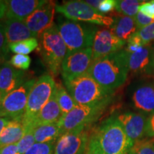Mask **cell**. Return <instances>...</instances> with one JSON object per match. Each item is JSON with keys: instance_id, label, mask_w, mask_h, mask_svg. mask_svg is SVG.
<instances>
[{"instance_id": "obj_44", "label": "cell", "mask_w": 154, "mask_h": 154, "mask_svg": "<svg viewBox=\"0 0 154 154\" xmlns=\"http://www.w3.org/2000/svg\"><path fill=\"white\" fill-rule=\"evenodd\" d=\"M0 117H4L2 113V112H1V110H0Z\"/></svg>"}, {"instance_id": "obj_18", "label": "cell", "mask_w": 154, "mask_h": 154, "mask_svg": "<svg viewBox=\"0 0 154 154\" xmlns=\"http://www.w3.org/2000/svg\"><path fill=\"white\" fill-rule=\"evenodd\" d=\"M7 2V9L5 18L24 21L34 11L44 6L45 0H9Z\"/></svg>"}, {"instance_id": "obj_19", "label": "cell", "mask_w": 154, "mask_h": 154, "mask_svg": "<svg viewBox=\"0 0 154 154\" xmlns=\"http://www.w3.org/2000/svg\"><path fill=\"white\" fill-rule=\"evenodd\" d=\"M2 24L9 45L10 44L22 42L37 36L29 29L24 21L15 19L4 18L1 22Z\"/></svg>"}, {"instance_id": "obj_2", "label": "cell", "mask_w": 154, "mask_h": 154, "mask_svg": "<svg viewBox=\"0 0 154 154\" xmlns=\"http://www.w3.org/2000/svg\"><path fill=\"white\" fill-rule=\"evenodd\" d=\"M38 51L42 61L51 76H57L61 72V65L68 49L59 32L57 24L46 30L40 36Z\"/></svg>"}, {"instance_id": "obj_14", "label": "cell", "mask_w": 154, "mask_h": 154, "mask_svg": "<svg viewBox=\"0 0 154 154\" xmlns=\"http://www.w3.org/2000/svg\"><path fill=\"white\" fill-rule=\"evenodd\" d=\"M153 51L152 44L140 47L132 52L126 51L129 72L134 74H153Z\"/></svg>"}, {"instance_id": "obj_15", "label": "cell", "mask_w": 154, "mask_h": 154, "mask_svg": "<svg viewBox=\"0 0 154 154\" xmlns=\"http://www.w3.org/2000/svg\"><path fill=\"white\" fill-rule=\"evenodd\" d=\"M116 119L134 143L146 136L147 115L140 112H124L117 116Z\"/></svg>"}, {"instance_id": "obj_22", "label": "cell", "mask_w": 154, "mask_h": 154, "mask_svg": "<svg viewBox=\"0 0 154 154\" xmlns=\"http://www.w3.org/2000/svg\"><path fill=\"white\" fill-rule=\"evenodd\" d=\"M26 134L22 120L11 119L0 134V147L16 144Z\"/></svg>"}, {"instance_id": "obj_25", "label": "cell", "mask_w": 154, "mask_h": 154, "mask_svg": "<svg viewBox=\"0 0 154 154\" xmlns=\"http://www.w3.org/2000/svg\"><path fill=\"white\" fill-rule=\"evenodd\" d=\"M57 97L58 103L60 107L62 115H65L70 112L76 106L77 104L72 96L64 86L60 84H57Z\"/></svg>"}, {"instance_id": "obj_1", "label": "cell", "mask_w": 154, "mask_h": 154, "mask_svg": "<svg viewBox=\"0 0 154 154\" xmlns=\"http://www.w3.org/2000/svg\"><path fill=\"white\" fill-rule=\"evenodd\" d=\"M128 72L127 53L122 49L94 61L88 74L101 87L113 93V90L124 84Z\"/></svg>"}, {"instance_id": "obj_11", "label": "cell", "mask_w": 154, "mask_h": 154, "mask_svg": "<svg viewBox=\"0 0 154 154\" xmlns=\"http://www.w3.org/2000/svg\"><path fill=\"white\" fill-rule=\"evenodd\" d=\"M126 42L119 38L110 29H98L92 45V60L106 57L122 50Z\"/></svg>"}, {"instance_id": "obj_16", "label": "cell", "mask_w": 154, "mask_h": 154, "mask_svg": "<svg viewBox=\"0 0 154 154\" xmlns=\"http://www.w3.org/2000/svg\"><path fill=\"white\" fill-rule=\"evenodd\" d=\"M24 72L15 69L8 61L2 63L0 66V96L2 99L24 84Z\"/></svg>"}, {"instance_id": "obj_17", "label": "cell", "mask_w": 154, "mask_h": 154, "mask_svg": "<svg viewBox=\"0 0 154 154\" xmlns=\"http://www.w3.org/2000/svg\"><path fill=\"white\" fill-rule=\"evenodd\" d=\"M57 88V86H56ZM62 116L60 107L58 103L57 89H54L52 95L40 112L34 117L33 120L25 128L26 132L28 130H34L37 126L42 125L54 124L59 121Z\"/></svg>"}, {"instance_id": "obj_37", "label": "cell", "mask_w": 154, "mask_h": 154, "mask_svg": "<svg viewBox=\"0 0 154 154\" xmlns=\"http://www.w3.org/2000/svg\"><path fill=\"white\" fill-rule=\"evenodd\" d=\"M146 136L150 138H154V111L148 117Z\"/></svg>"}, {"instance_id": "obj_39", "label": "cell", "mask_w": 154, "mask_h": 154, "mask_svg": "<svg viewBox=\"0 0 154 154\" xmlns=\"http://www.w3.org/2000/svg\"><path fill=\"white\" fill-rule=\"evenodd\" d=\"M7 2L0 0V19L5 18L6 13H7Z\"/></svg>"}, {"instance_id": "obj_6", "label": "cell", "mask_w": 154, "mask_h": 154, "mask_svg": "<svg viewBox=\"0 0 154 154\" xmlns=\"http://www.w3.org/2000/svg\"><path fill=\"white\" fill-rule=\"evenodd\" d=\"M57 86L51 75L45 74L38 79L32 86L28 97L26 110L22 122L26 128L47 103Z\"/></svg>"}, {"instance_id": "obj_40", "label": "cell", "mask_w": 154, "mask_h": 154, "mask_svg": "<svg viewBox=\"0 0 154 154\" xmlns=\"http://www.w3.org/2000/svg\"><path fill=\"white\" fill-rule=\"evenodd\" d=\"M102 0H88V1H84V2L96 10L98 11V8H99V5L101 4Z\"/></svg>"}, {"instance_id": "obj_12", "label": "cell", "mask_w": 154, "mask_h": 154, "mask_svg": "<svg viewBox=\"0 0 154 154\" xmlns=\"http://www.w3.org/2000/svg\"><path fill=\"white\" fill-rule=\"evenodd\" d=\"M88 140L85 128L64 133L56 142L54 154H84Z\"/></svg>"}, {"instance_id": "obj_26", "label": "cell", "mask_w": 154, "mask_h": 154, "mask_svg": "<svg viewBox=\"0 0 154 154\" xmlns=\"http://www.w3.org/2000/svg\"><path fill=\"white\" fill-rule=\"evenodd\" d=\"M144 2L138 0H119L116 1L115 9L124 16L134 17L138 13L139 7Z\"/></svg>"}, {"instance_id": "obj_8", "label": "cell", "mask_w": 154, "mask_h": 154, "mask_svg": "<svg viewBox=\"0 0 154 154\" xmlns=\"http://www.w3.org/2000/svg\"><path fill=\"white\" fill-rule=\"evenodd\" d=\"M111 101L91 105H77L70 112L62 115L58 124L63 133L72 131L86 127L95 121L105 110Z\"/></svg>"}, {"instance_id": "obj_5", "label": "cell", "mask_w": 154, "mask_h": 154, "mask_svg": "<svg viewBox=\"0 0 154 154\" xmlns=\"http://www.w3.org/2000/svg\"><path fill=\"white\" fill-rule=\"evenodd\" d=\"M57 26L68 53L92 47L94 36L98 30L93 25L70 19L59 20Z\"/></svg>"}, {"instance_id": "obj_36", "label": "cell", "mask_w": 154, "mask_h": 154, "mask_svg": "<svg viewBox=\"0 0 154 154\" xmlns=\"http://www.w3.org/2000/svg\"><path fill=\"white\" fill-rule=\"evenodd\" d=\"M115 0H102L98 8V11L102 14H106L115 9Z\"/></svg>"}, {"instance_id": "obj_30", "label": "cell", "mask_w": 154, "mask_h": 154, "mask_svg": "<svg viewBox=\"0 0 154 154\" xmlns=\"http://www.w3.org/2000/svg\"><path fill=\"white\" fill-rule=\"evenodd\" d=\"M35 143L33 130H28L22 139L17 143L19 153L24 154Z\"/></svg>"}, {"instance_id": "obj_42", "label": "cell", "mask_w": 154, "mask_h": 154, "mask_svg": "<svg viewBox=\"0 0 154 154\" xmlns=\"http://www.w3.org/2000/svg\"><path fill=\"white\" fill-rule=\"evenodd\" d=\"M4 62H5V59H4V58L2 57L1 54H0V63H3Z\"/></svg>"}, {"instance_id": "obj_33", "label": "cell", "mask_w": 154, "mask_h": 154, "mask_svg": "<svg viewBox=\"0 0 154 154\" xmlns=\"http://www.w3.org/2000/svg\"><path fill=\"white\" fill-rule=\"evenodd\" d=\"M9 50L10 49H9L8 42L6 37L5 29H4L2 24L0 22V54L5 60L8 57Z\"/></svg>"}, {"instance_id": "obj_24", "label": "cell", "mask_w": 154, "mask_h": 154, "mask_svg": "<svg viewBox=\"0 0 154 154\" xmlns=\"http://www.w3.org/2000/svg\"><path fill=\"white\" fill-rule=\"evenodd\" d=\"M33 131L36 143L57 141L61 135L63 134V131L58 122L37 126L34 128Z\"/></svg>"}, {"instance_id": "obj_23", "label": "cell", "mask_w": 154, "mask_h": 154, "mask_svg": "<svg viewBox=\"0 0 154 154\" xmlns=\"http://www.w3.org/2000/svg\"><path fill=\"white\" fill-rule=\"evenodd\" d=\"M154 41V22L141 29L138 30L126 42L127 52H132L138 48Z\"/></svg>"}, {"instance_id": "obj_10", "label": "cell", "mask_w": 154, "mask_h": 154, "mask_svg": "<svg viewBox=\"0 0 154 154\" xmlns=\"http://www.w3.org/2000/svg\"><path fill=\"white\" fill-rule=\"evenodd\" d=\"M92 48L68 53L61 65L63 81L70 80L87 74L91 63Z\"/></svg>"}, {"instance_id": "obj_3", "label": "cell", "mask_w": 154, "mask_h": 154, "mask_svg": "<svg viewBox=\"0 0 154 154\" xmlns=\"http://www.w3.org/2000/svg\"><path fill=\"white\" fill-rule=\"evenodd\" d=\"M94 134L106 154H128L134 144L114 116L102 123Z\"/></svg>"}, {"instance_id": "obj_21", "label": "cell", "mask_w": 154, "mask_h": 154, "mask_svg": "<svg viewBox=\"0 0 154 154\" xmlns=\"http://www.w3.org/2000/svg\"><path fill=\"white\" fill-rule=\"evenodd\" d=\"M109 29L117 37L125 42L128 41L138 31L134 17L124 15H119L116 17L114 22Z\"/></svg>"}, {"instance_id": "obj_32", "label": "cell", "mask_w": 154, "mask_h": 154, "mask_svg": "<svg viewBox=\"0 0 154 154\" xmlns=\"http://www.w3.org/2000/svg\"><path fill=\"white\" fill-rule=\"evenodd\" d=\"M84 154H106L99 146L94 134H92L89 138Z\"/></svg>"}, {"instance_id": "obj_9", "label": "cell", "mask_w": 154, "mask_h": 154, "mask_svg": "<svg viewBox=\"0 0 154 154\" xmlns=\"http://www.w3.org/2000/svg\"><path fill=\"white\" fill-rule=\"evenodd\" d=\"M35 82V79L26 81L20 87L3 98L0 110L4 117L22 120L26 110L29 94Z\"/></svg>"}, {"instance_id": "obj_43", "label": "cell", "mask_w": 154, "mask_h": 154, "mask_svg": "<svg viewBox=\"0 0 154 154\" xmlns=\"http://www.w3.org/2000/svg\"><path fill=\"white\" fill-rule=\"evenodd\" d=\"M153 70H154V46H153Z\"/></svg>"}, {"instance_id": "obj_28", "label": "cell", "mask_w": 154, "mask_h": 154, "mask_svg": "<svg viewBox=\"0 0 154 154\" xmlns=\"http://www.w3.org/2000/svg\"><path fill=\"white\" fill-rule=\"evenodd\" d=\"M56 142L35 143L24 154H54Z\"/></svg>"}, {"instance_id": "obj_35", "label": "cell", "mask_w": 154, "mask_h": 154, "mask_svg": "<svg viewBox=\"0 0 154 154\" xmlns=\"http://www.w3.org/2000/svg\"><path fill=\"white\" fill-rule=\"evenodd\" d=\"M139 12L154 19V1L144 2L139 7Z\"/></svg>"}, {"instance_id": "obj_41", "label": "cell", "mask_w": 154, "mask_h": 154, "mask_svg": "<svg viewBox=\"0 0 154 154\" xmlns=\"http://www.w3.org/2000/svg\"><path fill=\"white\" fill-rule=\"evenodd\" d=\"M10 120L11 119L9 117H0V134Z\"/></svg>"}, {"instance_id": "obj_20", "label": "cell", "mask_w": 154, "mask_h": 154, "mask_svg": "<svg viewBox=\"0 0 154 154\" xmlns=\"http://www.w3.org/2000/svg\"><path fill=\"white\" fill-rule=\"evenodd\" d=\"M134 106L140 113L151 114L154 111V83L140 85L135 90L132 96Z\"/></svg>"}, {"instance_id": "obj_45", "label": "cell", "mask_w": 154, "mask_h": 154, "mask_svg": "<svg viewBox=\"0 0 154 154\" xmlns=\"http://www.w3.org/2000/svg\"><path fill=\"white\" fill-rule=\"evenodd\" d=\"M0 148H1V147H0Z\"/></svg>"}, {"instance_id": "obj_34", "label": "cell", "mask_w": 154, "mask_h": 154, "mask_svg": "<svg viewBox=\"0 0 154 154\" xmlns=\"http://www.w3.org/2000/svg\"><path fill=\"white\" fill-rule=\"evenodd\" d=\"M134 19L136 26H138V30L141 29L146 27V26H149V25L154 22V19L146 16V15L139 12V11L134 17Z\"/></svg>"}, {"instance_id": "obj_38", "label": "cell", "mask_w": 154, "mask_h": 154, "mask_svg": "<svg viewBox=\"0 0 154 154\" xmlns=\"http://www.w3.org/2000/svg\"><path fill=\"white\" fill-rule=\"evenodd\" d=\"M0 154H20L19 153L17 145L16 144H11L2 146L0 148Z\"/></svg>"}, {"instance_id": "obj_13", "label": "cell", "mask_w": 154, "mask_h": 154, "mask_svg": "<svg viewBox=\"0 0 154 154\" xmlns=\"http://www.w3.org/2000/svg\"><path fill=\"white\" fill-rule=\"evenodd\" d=\"M56 7L57 5L54 2L48 1L24 21L29 29L36 34L37 37H40L46 30L54 24Z\"/></svg>"}, {"instance_id": "obj_27", "label": "cell", "mask_w": 154, "mask_h": 154, "mask_svg": "<svg viewBox=\"0 0 154 154\" xmlns=\"http://www.w3.org/2000/svg\"><path fill=\"white\" fill-rule=\"evenodd\" d=\"M9 49L16 54L28 55L38 47V42L36 38H31L24 41L10 44Z\"/></svg>"}, {"instance_id": "obj_4", "label": "cell", "mask_w": 154, "mask_h": 154, "mask_svg": "<svg viewBox=\"0 0 154 154\" xmlns=\"http://www.w3.org/2000/svg\"><path fill=\"white\" fill-rule=\"evenodd\" d=\"M67 91L77 105H91L111 101L113 93L105 90L89 74L64 80Z\"/></svg>"}, {"instance_id": "obj_29", "label": "cell", "mask_w": 154, "mask_h": 154, "mask_svg": "<svg viewBox=\"0 0 154 154\" xmlns=\"http://www.w3.org/2000/svg\"><path fill=\"white\" fill-rule=\"evenodd\" d=\"M128 154H154V143L139 140L134 144Z\"/></svg>"}, {"instance_id": "obj_7", "label": "cell", "mask_w": 154, "mask_h": 154, "mask_svg": "<svg viewBox=\"0 0 154 154\" xmlns=\"http://www.w3.org/2000/svg\"><path fill=\"white\" fill-rule=\"evenodd\" d=\"M56 11L60 13L67 19L92 23L102 25L110 28L114 22V19L111 17L106 16L99 12L91 6L84 2V1H66L62 5H57Z\"/></svg>"}, {"instance_id": "obj_31", "label": "cell", "mask_w": 154, "mask_h": 154, "mask_svg": "<svg viewBox=\"0 0 154 154\" xmlns=\"http://www.w3.org/2000/svg\"><path fill=\"white\" fill-rule=\"evenodd\" d=\"M9 63L17 69L26 70L30 66L31 58L28 55L14 54L11 57Z\"/></svg>"}]
</instances>
